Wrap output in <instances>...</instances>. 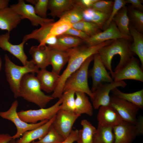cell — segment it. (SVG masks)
Listing matches in <instances>:
<instances>
[{
  "label": "cell",
  "instance_id": "cell-1",
  "mask_svg": "<svg viewBox=\"0 0 143 143\" xmlns=\"http://www.w3.org/2000/svg\"><path fill=\"white\" fill-rule=\"evenodd\" d=\"M106 45L105 42L93 46L81 45L66 51L69 56L68 65L60 75L52 97L54 98H60L63 93L64 84L68 78L80 68L87 59L98 53L100 48Z\"/></svg>",
  "mask_w": 143,
  "mask_h": 143
},
{
  "label": "cell",
  "instance_id": "cell-2",
  "mask_svg": "<svg viewBox=\"0 0 143 143\" xmlns=\"http://www.w3.org/2000/svg\"><path fill=\"white\" fill-rule=\"evenodd\" d=\"M131 41L124 38L115 40L110 44L103 47L98 51L100 58L106 68L109 70L111 74L113 72L111 63L114 56L118 55L120 56L119 63L115 67L116 72L124 66L131 58L135 55L131 50Z\"/></svg>",
  "mask_w": 143,
  "mask_h": 143
},
{
  "label": "cell",
  "instance_id": "cell-3",
  "mask_svg": "<svg viewBox=\"0 0 143 143\" xmlns=\"http://www.w3.org/2000/svg\"><path fill=\"white\" fill-rule=\"evenodd\" d=\"M40 82L34 74H26L22 77L20 85L19 97L33 103L40 108H44L54 98L42 91Z\"/></svg>",
  "mask_w": 143,
  "mask_h": 143
},
{
  "label": "cell",
  "instance_id": "cell-4",
  "mask_svg": "<svg viewBox=\"0 0 143 143\" xmlns=\"http://www.w3.org/2000/svg\"><path fill=\"white\" fill-rule=\"evenodd\" d=\"M5 72L7 79L13 92L14 97H19L20 83L23 77L25 74L37 73L39 68L32 60L28 61L26 64L23 66L17 65L10 60L7 54L5 56Z\"/></svg>",
  "mask_w": 143,
  "mask_h": 143
},
{
  "label": "cell",
  "instance_id": "cell-5",
  "mask_svg": "<svg viewBox=\"0 0 143 143\" xmlns=\"http://www.w3.org/2000/svg\"><path fill=\"white\" fill-rule=\"evenodd\" d=\"M93 60V55L87 59L80 68L68 78L64 85L63 92L70 90L82 92L88 95L91 100L93 99V93L89 88L88 78L89 67Z\"/></svg>",
  "mask_w": 143,
  "mask_h": 143
},
{
  "label": "cell",
  "instance_id": "cell-6",
  "mask_svg": "<svg viewBox=\"0 0 143 143\" xmlns=\"http://www.w3.org/2000/svg\"><path fill=\"white\" fill-rule=\"evenodd\" d=\"M18 105V101L15 100L7 110L0 112V117L11 121L16 126L17 132L15 134L12 136V138L15 140L19 138L25 132L36 128L48 120H45L35 124L29 123L24 121L18 115L17 110Z\"/></svg>",
  "mask_w": 143,
  "mask_h": 143
},
{
  "label": "cell",
  "instance_id": "cell-7",
  "mask_svg": "<svg viewBox=\"0 0 143 143\" xmlns=\"http://www.w3.org/2000/svg\"><path fill=\"white\" fill-rule=\"evenodd\" d=\"M113 129L114 143H132L137 136L143 134V120H138L136 124L123 120Z\"/></svg>",
  "mask_w": 143,
  "mask_h": 143
},
{
  "label": "cell",
  "instance_id": "cell-8",
  "mask_svg": "<svg viewBox=\"0 0 143 143\" xmlns=\"http://www.w3.org/2000/svg\"><path fill=\"white\" fill-rule=\"evenodd\" d=\"M62 102L60 98L56 103L49 108L22 110L17 112L18 115L22 120L29 123L35 124L39 121L49 120L54 117L61 109Z\"/></svg>",
  "mask_w": 143,
  "mask_h": 143
},
{
  "label": "cell",
  "instance_id": "cell-9",
  "mask_svg": "<svg viewBox=\"0 0 143 143\" xmlns=\"http://www.w3.org/2000/svg\"><path fill=\"white\" fill-rule=\"evenodd\" d=\"M143 69L140 64V61L134 56L122 68L111 74L115 81L132 79L143 82Z\"/></svg>",
  "mask_w": 143,
  "mask_h": 143
},
{
  "label": "cell",
  "instance_id": "cell-10",
  "mask_svg": "<svg viewBox=\"0 0 143 143\" xmlns=\"http://www.w3.org/2000/svg\"><path fill=\"white\" fill-rule=\"evenodd\" d=\"M81 116L75 113L69 112L61 109L56 113L52 126L56 131L65 139L69 135L73 126Z\"/></svg>",
  "mask_w": 143,
  "mask_h": 143
},
{
  "label": "cell",
  "instance_id": "cell-11",
  "mask_svg": "<svg viewBox=\"0 0 143 143\" xmlns=\"http://www.w3.org/2000/svg\"><path fill=\"white\" fill-rule=\"evenodd\" d=\"M127 84L124 81H114L111 83H104L100 84L92 92L93 96L91 100L93 108L98 109L101 106L109 105L110 92L113 89L118 87H124Z\"/></svg>",
  "mask_w": 143,
  "mask_h": 143
},
{
  "label": "cell",
  "instance_id": "cell-12",
  "mask_svg": "<svg viewBox=\"0 0 143 143\" xmlns=\"http://www.w3.org/2000/svg\"><path fill=\"white\" fill-rule=\"evenodd\" d=\"M110 96V105L115 109L122 120L133 124H136L138 121L136 116L139 108L134 104L113 95Z\"/></svg>",
  "mask_w": 143,
  "mask_h": 143
},
{
  "label": "cell",
  "instance_id": "cell-13",
  "mask_svg": "<svg viewBox=\"0 0 143 143\" xmlns=\"http://www.w3.org/2000/svg\"><path fill=\"white\" fill-rule=\"evenodd\" d=\"M10 7L21 16L22 19H29L33 26L40 25L42 26L54 22L53 19H44L38 16L35 12L34 7L30 4L26 3L23 0H19L17 3L11 5Z\"/></svg>",
  "mask_w": 143,
  "mask_h": 143
},
{
  "label": "cell",
  "instance_id": "cell-14",
  "mask_svg": "<svg viewBox=\"0 0 143 143\" xmlns=\"http://www.w3.org/2000/svg\"><path fill=\"white\" fill-rule=\"evenodd\" d=\"M94 62L92 68L88 71V75L91 77L92 86L91 90L94 92L101 84L111 83L114 81L106 70L98 53L93 55Z\"/></svg>",
  "mask_w": 143,
  "mask_h": 143
},
{
  "label": "cell",
  "instance_id": "cell-15",
  "mask_svg": "<svg viewBox=\"0 0 143 143\" xmlns=\"http://www.w3.org/2000/svg\"><path fill=\"white\" fill-rule=\"evenodd\" d=\"M120 38L127 39L132 41L131 36H126L122 34L119 30L115 23L111 22L108 27L102 32L83 40V42L89 46L97 45L108 41Z\"/></svg>",
  "mask_w": 143,
  "mask_h": 143
},
{
  "label": "cell",
  "instance_id": "cell-16",
  "mask_svg": "<svg viewBox=\"0 0 143 143\" xmlns=\"http://www.w3.org/2000/svg\"><path fill=\"white\" fill-rule=\"evenodd\" d=\"M10 33L8 32L0 35V48L9 52L19 59L23 66L25 65L28 61L24 50L25 42L22 41L19 44H14L10 42Z\"/></svg>",
  "mask_w": 143,
  "mask_h": 143
},
{
  "label": "cell",
  "instance_id": "cell-17",
  "mask_svg": "<svg viewBox=\"0 0 143 143\" xmlns=\"http://www.w3.org/2000/svg\"><path fill=\"white\" fill-rule=\"evenodd\" d=\"M97 119L100 125L113 127L123 120L117 111L110 105L99 108Z\"/></svg>",
  "mask_w": 143,
  "mask_h": 143
},
{
  "label": "cell",
  "instance_id": "cell-18",
  "mask_svg": "<svg viewBox=\"0 0 143 143\" xmlns=\"http://www.w3.org/2000/svg\"><path fill=\"white\" fill-rule=\"evenodd\" d=\"M23 20L10 7L0 9V29L10 33Z\"/></svg>",
  "mask_w": 143,
  "mask_h": 143
},
{
  "label": "cell",
  "instance_id": "cell-19",
  "mask_svg": "<svg viewBox=\"0 0 143 143\" xmlns=\"http://www.w3.org/2000/svg\"><path fill=\"white\" fill-rule=\"evenodd\" d=\"M41 90L47 93L53 92L58 83L60 75L46 69H41L37 73Z\"/></svg>",
  "mask_w": 143,
  "mask_h": 143
},
{
  "label": "cell",
  "instance_id": "cell-20",
  "mask_svg": "<svg viewBox=\"0 0 143 143\" xmlns=\"http://www.w3.org/2000/svg\"><path fill=\"white\" fill-rule=\"evenodd\" d=\"M55 116L39 127L25 132L21 138L16 141V143H31L36 140L42 138L47 133Z\"/></svg>",
  "mask_w": 143,
  "mask_h": 143
},
{
  "label": "cell",
  "instance_id": "cell-21",
  "mask_svg": "<svg viewBox=\"0 0 143 143\" xmlns=\"http://www.w3.org/2000/svg\"><path fill=\"white\" fill-rule=\"evenodd\" d=\"M29 52L32 60L39 69H46L49 65V48L46 45L32 46Z\"/></svg>",
  "mask_w": 143,
  "mask_h": 143
},
{
  "label": "cell",
  "instance_id": "cell-22",
  "mask_svg": "<svg viewBox=\"0 0 143 143\" xmlns=\"http://www.w3.org/2000/svg\"><path fill=\"white\" fill-rule=\"evenodd\" d=\"M48 48L49 62L52 66V71L59 75L61 70L68 61V55L65 51Z\"/></svg>",
  "mask_w": 143,
  "mask_h": 143
},
{
  "label": "cell",
  "instance_id": "cell-23",
  "mask_svg": "<svg viewBox=\"0 0 143 143\" xmlns=\"http://www.w3.org/2000/svg\"><path fill=\"white\" fill-rule=\"evenodd\" d=\"M75 0H48L49 15L53 18L60 17L74 6Z\"/></svg>",
  "mask_w": 143,
  "mask_h": 143
},
{
  "label": "cell",
  "instance_id": "cell-24",
  "mask_svg": "<svg viewBox=\"0 0 143 143\" xmlns=\"http://www.w3.org/2000/svg\"><path fill=\"white\" fill-rule=\"evenodd\" d=\"M129 29L133 41L131 43V50L138 57L141 67L143 69V34L136 29L131 24H129Z\"/></svg>",
  "mask_w": 143,
  "mask_h": 143
},
{
  "label": "cell",
  "instance_id": "cell-25",
  "mask_svg": "<svg viewBox=\"0 0 143 143\" xmlns=\"http://www.w3.org/2000/svg\"><path fill=\"white\" fill-rule=\"evenodd\" d=\"M75 113L80 115L86 114L90 116L93 114V106L84 93L76 92Z\"/></svg>",
  "mask_w": 143,
  "mask_h": 143
},
{
  "label": "cell",
  "instance_id": "cell-26",
  "mask_svg": "<svg viewBox=\"0 0 143 143\" xmlns=\"http://www.w3.org/2000/svg\"><path fill=\"white\" fill-rule=\"evenodd\" d=\"M111 92L115 97L126 100L137 106L141 109H143V89L129 93L123 92L117 88L113 89Z\"/></svg>",
  "mask_w": 143,
  "mask_h": 143
},
{
  "label": "cell",
  "instance_id": "cell-27",
  "mask_svg": "<svg viewBox=\"0 0 143 143\" xmlns=\"http://www.w3.org/2000/svg\"><path fill=\"white\" fill-rule=\"evenodd\" d=\"M56 45L52 48L66 51L81 45L83 40L79 38L70 35L63 34L57 36Z\"/></svg>",
  "mask_w": 143,
  "mask_h": 143
},
{
  "label": "cell",
  "instance_id": "cell-28",
  "mask_svg": "<svg viewBox=\"0 0 143 143\" xmlns=\"http://www.w3.org/2000/svg\"><path fill=\"white\" fill-rule=\"evenodd\" d=\"M113 21L122 34L131 36L129 29L130 20L128 15L127 7L125 6L120 9L113 19Z\"/></svg>",
  "mask_w": 143,
  "mask_h": 143
},
{
  "label": "cell",
  "instance_id": "cell-29",
  "mask_svg": "<svg viewBox=\"0 0 143 143\" xmlns=\"http://www.w3.org/2000/svg\"><path fill=\"white\" fill-rule=\"evenodd\" d=\"M113 127L98 124L93 138V143H114Z\"/></svg>",
  "mask_w": 143,
  "mask_h": 143
},
{
  "label": "cell",
  "instance_id": "cell-30",
  "mask_svg": "<svg viewBox=\"0 0 143 143\" xmlns=\"http://www.w3.org/2000/svg\"><path fill=\"white\" fill-rule=\"evenodd\" d=\"M82 128L79 130L77 143H93V138L96 128L88 121L81 120Z\"/></svg>",
  "mask_w": 143,
  "mask_h": 143
},
{
  "label": "cell",
  "instance_id": "cell-31",
  "mask_svg": "<svg viewBox=\"0 0 143 143\" xmlns=\"http://www.w3.org/2000/svg\"><path fill=\"white\" fill-rule=\"evenodd\" d=\"M110 15L91 8L84 10L83 12V20L96 24L101 30Z\"/></svg>",
  "mask_w": 143,
  "mask_h": 143
},
{
  "label": "cell",
  "instance_id": "cell-32",
  "mask_svg": "<svg viewBox=\"0 0 143 143\" xmlns=\"http://www.w3.org/2000/svg\"><path fill=\"white\" fill-rule=\"evenodd\" d=\"M127 8L128 15L133 26L142 33H143V12L131 6Z\"/></svg>",
  "mask_w": 143,
  "mask_h": 143
},
{
  "label": "cell",
  "instance_id": "cell-33",
  "mask_svg": "<svg viewBox=\"0 0 143 143\" xmlns=\"http://www.w3.org/2000/svg\"><path fill=\"white\" fill-rule=\"evenodd\" d=\"M72 27L83 32L90 37L102 32L101 29L96 24L84 20L72 24Z\"/></svg>",
  "mask_w": 143,
  "mask_h": 143
},
{
  "label": "cell",
  "instance_id": "cell-34",
  "mask_svg": "<svg viewBox=\"0 0 143 143\" xmlns=\"http://www.w3.org/2000/svg\"><path fill=\"white\" fill-rule=\"evenodd\" d=\"M83 10L74 5L73 8L67 11L60 16L58 20L69 22L72 24L83 20Z\"/></svg>",
  "mask_w": 143,
  "mask_h": 143
},
{
  "label": "cell",
  "instance_id": "cell-35",
  "mask_svg": "<svg viewBox=\"0 0 143 143\" xmlns=\"http://www.w3.org/2000/svg\"><path fill=\"white\" fill-rule=\"evenodd\" d=\"M75 92L74 91L70 90L63 93L60 97L62 100L60 109L75 113Z\"/></svg>",
  "mask_w": 143,
  "mask_h": 143
},
{
  "label": "cell",
  "instance_id": "cell-36",
  "mask_svg": "<svg viewBox=\"0 0 143 143\" xmlns=\"http://www.w3.org/2000/svg\"><path fill=\"white\" fill-rule=\"evenodd\" d=\"M52 125L47 133L43 138L31 143H61L62 142L64 139L56 131Z\"/></svg>",
  "mask_w": 143,
  "mask_h": 143
},
{
  "label": "cell",
  "instance_id": "cell-37",
  "mask_svg": "<svg viewBox=\"0 0 143 143\" xmlns=\"http://www.w3.org/2000/svg\"><path fill=\"white\" fill-rule=\"evenodd\" d=\"M72 24L66 21H58L53 22L50 31V35L57 37L62 34L72 27Z\"/></svg>",
  "mask_w": 143,
  "mask_h": 143
},
{
  "label": "cell",
  "instance_id": "cell-38",
  "mask_svg": "<svg viewBox=\"0 0 143 143\" xmlns=\"http://www.w3.org/2000/svg\"><path fill=\"white\" fill-rule=\"evenodd\" d=\"M114 1L98 0L93 5L91 8L101 12L110 14L113 6Z\"/></svg>",
  "mask_w": 143,
  "mask_h": 143
},
{
  "label": "cell",
  "instance_id": "cell-39",
  "mask_svg": "<svg viewBox=\"0 0 143 143\" xmlns=\"http://www.w3.org/2000/svg\"><path fill=\"white\" fill-rule=\"evenodd\" d=\"M126 3L124 0H115L112 10L108 20L104 24L102 29L103 31L109 26L113 20L119 10L125 6Z\"/></svg>",
  "mask_w": 143,
  "mask_h": 143
},
{
  "label": "cell",
  "instance_id": "cell-40",
  "mask_svg": "<svg viewBox=\"0 0 143 143\" xmlns=\"http://www.w3.org/2000/svg\"><path fill=\"white\" fill-rule=\"evenodd\" d=\"M48 0H36L34 7L35 12L40 17L47 18V12L48 10Z\"/></svg>",
  "mask_w": 143,
  "mask_h": 143
},
{
  "label": "cell",
  "instance_id": "cell-41",
  "mask_svg": "<svg viewBox=\"0 0 143 143\" xmlns=\"http://www.w3.org/2000/svg\"><path fill=\"white\" fill-rule=\"evenodd\" d=\"M98 0H75L74 5L83 10L91 8Z\"/></svg>",
  "mask_w": 143,
  "mask_h": 143
},
{
  "label": "cell",
  "instance_id": "cell-42",
  "mask_svg": "<svg viewBox=\"0 0 143 143\" xmlns=\"http://www.w3.org/2000/svg\"><path fill=\"white\" fill-rule=\"evenodd\" d=\"M63 34H68L80 38L83 40L86 39L90 37L83 32L72 27L69 29Z\"/></svg>",
  "mask_w": 143,
  "mask_h": 143
},
{
  "label": "cell",
  "instance_id": "cell-43",
  "mask_svg": "<svg viewBox=\"0 0 143 143\" xmlns=\"http://www.w3.org/2000/svg\"><path fill=\"white\" fill-rule=\"evenodd\" d=\"M79 130H72L68 136L61 143H73L78 138Z\"/></svg>",
  "mask_w": 143,
  "mask_h": 143
},
{
  "label": "cell",
  "instance_id": "cell-44",
  "mask_svg": "<svg viewBox=\"0 0 143 143\" xmlns=\"http://www.w3.org/2000/svg\"><path fill=\"white\" fill-rule=\"evenodd\" d=\"M126 3L131 4V6L134 8L142 12L143 11V6L142 3L143 1L140 0H126Z\"/></svg>",
  "mask_w": 143,
  "mask_h": 143
},
{
  "label": "cell",
  "instance_id": "cell-45",
  "mask_svg": "<svg viewBox=\"0 0 143 143\" xmlns=\"http://www.w3.org/2000/svg\"><path fill=\"white\" fill-rule=\"evenodd\" d=\"M12 139V136L8 133H0V143H7Z\"/></svg>",
  "mask_w": 143,
  "mask_h": 143
},
{
  "label": "cell",
  "instance_id": "cell-46",
  "mask_svg": "<svg viewBox=\"0 0 143 143\" xmlns=\"http://www.w3.org/2000/svg\"><path fill=\"white\" fill-rule=\"evenodd\" d=\"M9 2V0H0V9L8 7Z\"/></svg>",
  "mask_w": 143,
  "mask_h": 143
},
{
  "label": "cell",
  "instance_id": "cell-47",
  "mask_svg": "<svg viewBox=\"0 0 143 143\" xmlns=\"http://www.w3.org/2000/svg\"><path fill=\"white\" fill-rule=\"evenodd\" d=\"M26 1L28 2H29L30 3H32V4L34 5L35 4V3L36 2V0H26Z\"/></svg>",
  "mask_w": 143,
  "mask_h": 143
},
{
  "label": "cell",
  "instance_id": "cell-48",
  "mask_svg": "<svg viewBox=\"0 0 143 143\" xmlns=\"http://www.w3.org/2000/svg\"><path fill=\"white\" fill-rule=\"evenodd\" d=\"M7 143H16V140L15 139H12L8 142Z\"/></svg>",
  "mask_w": 143,
  "mask_h": 143
},
{
  "label": "cell",
  "instance_id": "cell-49",
  "mask_svg": "<svg viewBox=\"0 0 143 143\" xmlns=\"http://www.w3.org/2000/svg\"><path fill=\"white\" fill-rule=\"evenodd\" d=\"M2 60L1 58V56H0V70L2 67Z\"/></svg>",
  "mask_w": 143,
  "mask_h": 143
}]
</instances>
